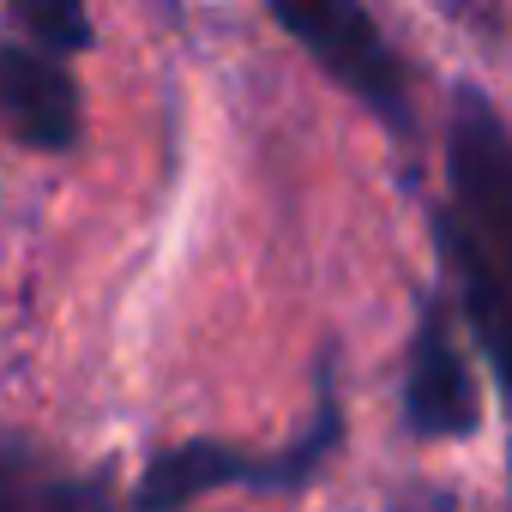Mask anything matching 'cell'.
Masks as SVG:
<instances>
[{
	"mask_svg": "<svg viewBox=\"0 0 512 512\" xmlns=\"http://www.w3.org/2000/svg\"><path fill=\"white\" fill-rule=\"evenodd\" d=\"M434 235L512 416V127L476 85L452 91L446 205Z\"/></svg>",
	"mask_w": 512,
	"mask_h": 512,
	"instance_id": "cell-1",
	"label": "cell"
},
{
	"mask_svg": "<svg viewBox=\"0 0 512 512\" xmlns=\"http://www.w3.org/2000/svg\"><path fill=\"white\" fill-rule=\"evenodd\" d=\"M338 440H344V410H338V386H332V362H326L320 368L314 416H308V428L284 452L260 458V452H241L229 440H181V446H163L139 470V482H133V512H181V506H193L211 488H284L290 494V488H302L338 452Z\"/></svg>",
	"mask_w": 512,
	"mask_h": 512,
	"instance_id": "cell-2",
	"label": "cell"
},
{
	"mask_svg": "<svg viewBox=\"0 0 512 512\" xmlns=\"http://www.w3.org/2000/svg\"><path fill=\"white\" fill-rule=\"evenodd\" d=\"M266 7H272V19L320 61V73H326L332 85H344L356 103H368L398 139L416 133L404 61L392 55V43L380 37V25L368 19L362 0H266Z\"/></svg>",
	"mask_w": 512,
	"mask_h": 512,
	"instance_id": "cell-3",
	"label": "cell"
},
{
	"mask_svg": "<svg viewBox=\"0 0 512 512\" xmlns=\"http://www.w3.org/2000/svg\"><path fill=\"white\" fill-rule=\"evenodd\" d=\"M404 422L422 440H464L482 422V392L476 374L458 350L452 332V308L440 296L422 302L416 338H410V362H404Z\"/></svg>",
	"mask_w": 512,
	"mask_h": 512,
	"instance_id": "cell-4",
	"label": "cell"
},
{
	"mask_svg": "<svg viewBox=\"0 0 512 512\" xmlns=\"http://www.w3.org/2000/svg\"><path fill=\"white\" fill-rule=\"evenodd\" d=\"M79 85L55 55L37 43H13L0 31V127L31 151H73L79 145Z\"/></svg>",
	"mask_w": 512,
	"mask_h": 512,
	"instance_id": "cell-5",
	"label": "cell"
},
{
	"mask_svg": "<svg viewBox=\"0 0 512 512\" xmlns=\"http://www.w3.org/2000/svg\"><path fill=\"white\" fill-rule=\"evenodd\" d=\"M0 512H109V482L61 470L31 446H0Z\"/></svg>",
	"mask_w": 512,
	"mask_h": 512,
	"instance_id": "cell-6",
	"label": "cell"
},
{
	"mask_svg": "<svg viewBox=\"0 0 512 512\" xmlns=\"http://www.w3.org/2000/svg\"><path fill=\"white\" fill-rule=\"evenodd\" d=\"M7 7H13V25H19L43 55H79V49L97 43L85 0H7Z\"/></svg>",
	"mask_w": 512,
	"mask_h": 512,
	"instance_id": "cell-7",
	"label": "cell"
},
{
	"mask_svg": "<svg viewBox=\"0 0 512 512\" xmlns=\"http://www.w3.org/2000/svg\"><path fill=\"white\" fill-rule=\"evenodd\" d=\"M392 512H452V494H446V488H422V494L398 500Z\"/></svg>",
	"mask_w": 512,
	"mask_h": 512,
	"instance_id": "cell-8",
	"label": "cell"
},
{
	"mask_svg": "<svg viewBox=\"0 0 512 512\" xmlns=\"http://www.w3.org/2000/svg\"><path fill=\"white\" fill-rule=\"evenodd\" d=\"M446 7H452V13H464V0H446Z\"/></svg>",
	"mask_w": 512,
	"mask_h": 512,
	"instance_id": "cell-9",
	"label": "cell"
}]
</instances>
